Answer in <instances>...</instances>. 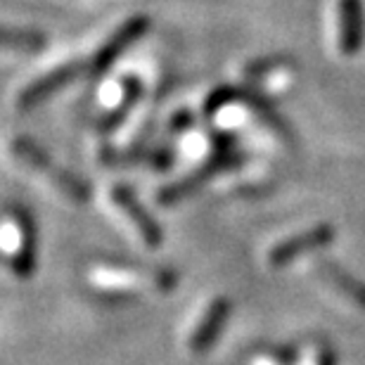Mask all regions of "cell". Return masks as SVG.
<instances>
[{
	"label": "cell",
	"mask_w": 365,
	"mask_h": 365,
	"mask_svg": "<svg viewBox=\"0 0 365 365\" xmlns=\"http://www.w3.org/2000/svg\"><path fill=\"white\" fill-rule=\"evenodd\" d=\"M12 150L21 162H24L26 166H31L34 171H41L43 176H46V180L53 182V185L60 190V192L67 195L69 200L81 202V204L88 202V197H91L88 185H86L78 176H74L71 171L62 169L60 164H55L53 159H50L38 145H34L31 140H29V138H14Z\"/></svg>",
	"instance_id": "obj_1"
},
{
	"label": "cell",
	"mask_w": 365,
	"mask_h": 365,
	"mask_svg": "<svg viewBox=\"0 0 365 365\" xmlns=\"http://www.w3.org/2000/svg\"><path fill=\"white\" fill-rule=\"evenodd\" d=\"M3 250L7 254V259H10L14 275L26 277L34 271V232L24 214L12 211V214L5 216Z\"/></svg>",
	"instance_id": "obj_2"
},
{
	"label": "cell",
	"mask_w": 365,
	"mask_h": 365,
	"mask_svg": "<svg viewBox=\"0 0 365 365\" xmlns=\"http://www.w3.org/2000/svg\"><path fill=\"white\" fill-rule=\"evenodd\" d=\"M109 202H112V207L126 218L128 225L138 232V237H140L145 245L148 247L162 245L164 237H162V228H159V223L148 214V209L138 202V197L130 192L128 187H123V185L109 187Z\"/></svg>",
	"instance_id": "obj_3"
},
{
	"label": "cell",
	"mask_w": 365,
	"mask_h": 365,
	"mask_svg": "<svg viewBox=\"0 0 365 365\" xmlns=\"http://www.w3.org/2000/svg\"><path fill=\"white\" fill-rule=\"evenodd\" d=\"M334 240V228L327 223H320V225H313V228L304 230V232H297L282 242H277L275 247H271L268 252V264L271 266H284V264H292L294 259L304 257L309 252H316V250H323Z\"/></svg>",
	"instance_id": "obj_4"
},
{
	"label": "cell",
	"mask_w": 365,
	"mask_h": 365,
	"mask_svg": "<svg viewBox=\"0 0 365 365\" xmlns=\"http://www.w3.org/2000/svg\"><path fill=\"white\" fill-rule=\"evenodd\" d=\"M91 282L102 292H135L143 284H157V287H169L173 280H159V273H145L135 271V268H123V266H100L91 271Z\"/></svg>",
	"instance_id": "obj_5"
},
{
	"label": "cell",
	"mask_w": 365,
	"mask_h": 365,
	"mask_svg": "<svg viewBox=\"0 0 365 365\" xmlns=\"http://www.w3.org/2000/svg\"><path fill=\"white\" fill-rule=\"evenodd\" d=\"M150 26V19L143 17V14H138V17H130L126 19L123 24L116 29V31L109 36V38L102 43L98 48V53L93 55V60L88 62V74H100V71H105L109 64H112L116 57H119L123 50H126L130 43L138 41L140 36L148 31Z\"/></svg>",
	"instance_id": "obj_6"
},
{
	"label": "cell",
	"mask_w": 365,
	"mask_h": 365,
	"mask_svg": "<svg viewBox=\"0 0 365 365\" xmlns=\"http://www.w3.org/2000/svg\"><path fill=\"white\" fill-rule=\"evenodd\" d=\"M81 69H88V62H67V64H62V67H55L46 71V74H41L17 95V107L19 109L36 107L38 102L50 98V95L57 93L60 88H64Z\"/></svg>",
	"instance_id": "obj_7"
},
{
	"label": "cell",
	"mask_w": 365,
	"mask_h": 365,
	"mask_svg": "<svg viewBox=\"0 0 365 365\" xmlns=\"http://www.w3.org/2000/svg\"><path fill=\"white\" fill-rule=\"evenodd\" d=\"M230 316V302L223 297H216L204 306L202 316L195 320L192 332L187 337V346L192 354H204L207 349L214 344L218 332L225 323V318Z\"/></svg>",
	"instance_id": "obj_8"
},
{
	"label": "cell",
	"mask_w": 365,
	"mask_h": 365,
	"mask_svg": "<svg viewBox=\"0 0 365 365\" xmlns=\"http://www.w3.org/2000/svg\"><path fill=\"white\" fill-rule=\"evenodd\" d=\"M365 12L361 0H339L337 3V48L341 55L351 57L363 48Z\"/></svg>",
	"instance_id": "obj_9"
},
{
	"label": "cell",
	"mask_w": 365,
	"mask_h": 365,
	"mask_svg": "<svg viewBox=\"0 0 365 365\" xmlns=\"http://www.w3.org/2000/svg\"><path fill=\"white\" fill-rule=\"evenodd\" d=\"M311 271L323 280L327 287H332L337 294H341L346 302H351L354 306L365 309V282L356 280V277L344 271L341 266H337L334 261L327 259H316L311 264Z\"/></svg>",
	"instance_id": "obj_10"
},
{
	"label": "cell",
	"mask_w": 365,
	"mask_h": 365,
	"mask_svg": "<svg viewBox=\"0 0 365 365\" xmlns=\"http://www.w3.org/2000/svg\"><path fill=\"white\" fill-rule=\"evenodd\" d=\"M3 46L14 50H26V53H36L46 46V36L38 31H29V29H3Z\"/></svg>",
	"instance_id": "obj_11"
}]
</instances>
